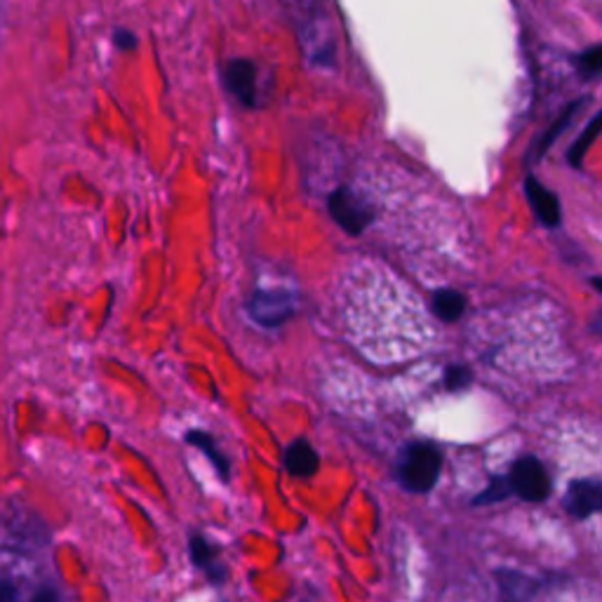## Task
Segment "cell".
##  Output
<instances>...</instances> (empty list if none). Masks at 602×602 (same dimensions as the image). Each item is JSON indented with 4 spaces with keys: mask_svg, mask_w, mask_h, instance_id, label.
<instances>
[{
    "mask_svg": "<svg viewBox=\"0 0 602 602\" xmlns=\"http://www.w3.org/2000/svg\"><path fill=\"white\" fill-rule=\"evenodd\" d=\"M442 452L434 442H410L398 461V481L408 492L426 494L438 485Z\"/></svg>",
    "mask_w": 602,
    "mask_h": 602,
    "instance_id": "1",
    "label": "cell"
},
{
    "mask_svg": "<svg viewBox=\"0 0 602 602\" xmlns=\"http://www.w3.org/2000/svg\"><path fill=\"white\" fill-rule=\"evenodd\" d=\"M297 295L290 290H255V295L247 302V314L261 328H281L292 316L297 314Z\"/></svg>",
    "mask_w": 602,
    "mask_h": 602,
    "instance_id": "2",
    "label": "cell"
},
{
    "mask_svg": "<svg viewBox=\"0 0 602 602\" xmlns=\"http://www.w3.org/2000/svg\"><path fill=\"white\" fill-rule=\"evenodd\" d=\"M328 210L332 220L342 226L349 236H361L363 231L375 222V208L349 187H339L330 193Z\"/></svg>",
    "mask_w": 602,
    "mask_h": 602,
    "instance_id": "3",
    "label": "cell"
},
{
    "mask_svg": "<svg viewBox=\"0 0 602 602\" xmlns=\"http://www.w3.org/2000/svg\"><path fill=\"white\" fill-rule=\"evenodd\" d=\"M511 492L518 494L522 501H546L551 497V475L546 467L536 457L518 459L511 473H508Z\"/></svg>",
    "mask_w": 602,
    "mask_h": 602,
    "instance_id": "4",
    "label": "cell"
},
{
    "mask_svg": "<svg viewBox=\"0 0 602 602\" xmlns=\"http://www.w3.org/2000/svg\"><path fill=\"white\" fill-rule=\"evenodd\" d=\"M257 64L252 59L236 57L224 64V85L247 109H259L257 95Z\"/></svg>",
    "mask_w": 602,
    "mask_h": 602,
    "instance_id": "5",
    "label": "cell"
},
{
    "mask_svg": "<svg viewBox=\"0 0 602 602\" xmlns=\"http://www.w3.org/2000/svg\"><path fill=\"white\" fill-rule=\"evenodd\" d=\"M563 506H565V511L577 520H586V518L595 516L602 508L600 481H595V477H581V481L569 483Z\"/></svg>",
    "mask_w": 602,
    "mask_h": 602,
    "instance_id": "6",
    "label": "cell"
},
{
    "mask_svg": "<svg viewBox=\"0 0 602 602\" xmlns=\"http://www.w3.org/2000/svg\"><path fill=\"white\" fill-rule=\"evenodd\" d=\"M524 196H528L530 205L536 214V220L542 222L548 228H558L563 222V212H560V200L551 189H546L542 181L536 177L528 175L524 179Z\"/></svg>",
    "mask_w": 602,
    "mask_h": 602,
    "instance_id": "7",
    "label": "cell"
},
{
    "mask_svg": "<svg viewBox=\"0 0 602 602\" xmlns=\"http://www.w3.org/2000/svg\"><path fill=\"white\" fill-rule=\"evenodd\" d=\"M189 555H191V563L198 569H203L210 583L220 586V583L226 581L228 569H226V565L220 558L217 546H214L208 536L191 534V539H189Z\"/></svg>",
    "mask_w": 602,
    "mask_h": 602,
    "instance_id": "8",
    "label": "cell"
},
{
    "mask_svg": "<svg viewBox=\"0 0 602 602\" xmlns=\"http://www.w3.org/2000/svg\"><path fill=\"white\" fill-rule=\"evenodd\" d=\"M499 598L501 602H534L542 583L530 575H522L518 569H497Z\"/></svg>",
    "mask_w": 602,
    "mask_h": 602,
    "instance_id": "9",
    "label": "cell"
},
{
    "mask_svg": "<svg viewBox=\"0 0 602 602\" xmlns=\"http://www.w3.org/2000/svg\"><path fill=\"white\" fill-rule=\"evenodd\" d=\"M283 464L290 475L311 477V475H316V471L320 467V459H318V452L311 447V442H308L306 438H299L292 445H287V450L283 455Z\"/></svg>",
    "mask_w": 602,
    "mask_h": 602,
    "instance_id": "10",
    "label": "cell"
},
{
    "mask_svg": "<svg viewBox=\"0 0 602 602\" xmlns=\"http://www.w3.org/2000/svg\"><path fill=\"white\" fill-rule=\"evenodd\" d=\"M187 442L196 445L200 452H203L210 461H212V467L217 469L220 477L224 483H228V477H231V464H228V457L222 455V450L217 447V440L212 438V434H208V430H189L187 434Z\"/></svg>",
    "mask_w": 602,
    "mask_h": 602,
    "instance_id": "11",
    "label": "cell"
},
{
    "mask_svg": "<svg viewBox=\"0 0 602 602\" xmlns=\"http://www.w3.org/2000/svg\"><path fill=\"white\" fill-rule=\"evenodd\" d=\"M430 311H434L442 322H455L467 311V297L457 290H438L430 299Z\"/></svg>",
    "mask_w": 602,
    "mask_h": 602,
    "instance_id": "12",
    "label": "cell"
},
{
    "mask_svg": "<svg viewBox=\"0 0 602 602\" xmlns=\"http://www.w3.org/2000/svg\"><path fill=\"white\" fill-rule=\"evenodd\" d=\"M586 104H589V99H577V102H573V104H569L567 106V109L558 116V120H555L553 122V126L544 132V137H542V142H539L536 144V153H534V158H542L544 156V153L553 146V142H555V139H558L569 126H573V120H575V116H577V111L581 109V106H586Z\"/></svg>",
    "mask_w": 602,
    "mask_h": 602,
    "instance_id": "13",
    "label": "cell"
},
{
    "mask_svg": "<svg viewBox=\"0 0 602 602\" xmlns=\"http://www.w3.org/2000/svg\"><path fill=\"white\" fill-rule=\"evenodd\" d=\"M600 120H602V116H600V114H595V116L591 118V122H589V128L583 130V134H581V137L577 139V142L573 144V149H569V153H567V161H569V165H573V167H581V161H583V156H586V151H589V149H591V144H593L595 139H598Z\"/></svg>",
    "mask_w": 602,
    "mask_h": 602,
    "instance_id": "14",
    "label": "cell"
},
{
    "mask_svg": "<svg viewBox=\"0 0 602 602\" xmlns=\"http://www.w3.org/2000/svg\"><path fill=\"white\" fill-rule=\"evenodd\" d=\"M511 483H508V475H494L487 489H483L477 497L473 499V506H489V504H499L504 499L511 497Z\"/></svg>",
    "mask_w": 602,
    "mask_h": 602,
    "instance_id": "15",
    "label": "cell"
},
{
    "mask_svg": "<svg viewBox=\"0 0 602 602\" xmlns=\"http://www.w3.org/2000/svg\"><path fill=\"white\" fill-rule=\"evenodd\" d=\"M577 71L583 81H595L600 75V69H602V48L600 45H593V48L583 50L577 59Z\"/></svg>",
    "mask_w": 602,
    "mask_h": 602,
    "instance_id": "16",
    "label": "cell"
},
{
    "mask_svg": "<svg viewBox=\"0 0 602 602\" xmlns=\"http://www.w3.org/2000/svg\"><path fill=\"white\" fill-rule=\"evenodd\" d=\"M473 375L467 365H450L445 367V386L450 391H464L467 386H471Z\"/></svg>",
    "mask_w": 602,
    "mask_h": 602,
    "instance_id": "17",
    "label": "cell"
},
{
    "mask_svg": "<svg viewBox=\"0 0 602 602\" xmlns=\"http://www.w3.org/2000/svg\"><path fill=\"white\" fill-rule=\"evenodd\" d=\"M111 40H114L116 48L122 50V52H130V50L137 48V36L132 34L130 28H122V26L114 28V38Z\"/></svg>",
    "mask_w": 602,
    "mask_h": 602,
    "instance_id": "18",
    "label": "cell"
},
{
    "mask_svg": "<svg viewBox=\"0 0 602 602\" xmlns=\"http://www.w3.org/2000/svg\"><path fill=\"white\" fill-rule=\"evenodd\" d=\"M0 602H20L17 586H14V583L8 581V579L0 581Z\"/></svg>",
    "mask_w": 602,
    "mask_h": 602,
    "instance_id": "19",
    "label": "cell"
},
{
    "mask_svg": "<svg viewBox=\"0 0 602 602\" xmlns=\"http://www.w3.org/2000/svg\"><path fill=\"white\" fill-rule=\"evenodd\" d=\"M31 602H61V595L55 589H50V586H43V589H38L36 595L31 598Z\"/></svg>",
    "mask_w": 602,
    "mask_h": 602,
    "instance_id": "20",
    "label": "cell"
}]
</instances>
